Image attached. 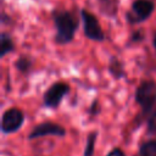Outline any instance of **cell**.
<instances>
[{
    "label": "cell",
    "instance_id": "ba28073f",
    "mask_svg": "<svg viewBox=\"0 0 156 156\" xmlns=\"http://www.w3.org/2000/svg\"><path fill=\"white\" fill-rule=\"evenodd\" d=\"M95 7L102 17L116 20L121 7V0H95Z\"/></svg>",
    "mask_w": 156,
    "mask_h": 156
},
{
    "label": "cell",
    "instance_id": "2e32d148",
    "mask_svg": "<svg viewBox=\"0 0 156 156\" xmlns=\"http://www.w3.org/2000/svg\"><path fill=\"white\" fill-rule=\"evenodd\" d=\"M145 124H146V135L149 138H156V107L147 116Z\"/></svg>",
    "mask_w": 156,
    "mask_h": 156
},
{
    "label": "cell",
    "instance_id": "5bb4252c",
    "mask_svg": "<svg viewBox=\"0 0 156 156\" xmlns=\"http://www.w3.org/2000/svg\"><path fill=\"white\" fill-rule=\"evenodd\" d=\"M145 38H146V33L143 28H136L134 30L130 32L127 41H126V46L129 48V46H133V45H139L141 43L145 41Z\"/></svg>",
    "mask_w": 156,
    "mask_h": 156
},
{
    "label": "cell",
    "instance_id": "277c9868",
    "mask_svg": "<svg viewBox=\"0 0 156 156\" xmlns=\"http://www.w3.org/2000/svg\"><path fill=\"white\" fill-rule=\"evenodd\" d=\"M79 15L82 20V28L84 37L94 43H104L106 40V34L96 15H94L90 10L85 7L79 9Z\"/></svg>",
    "mask_w": 156,
    "mask_h": 156
},
{
    "label": "cell",
    "instance_id": "d6986e66",
    "mask_svg": "<svg viewBox=\"0 0 156 156\" xmlns=\"http://www.w3.org/2000/svg\"><path fill=\"white\" fill-rule=\"evenodd\" d=\"M151 45H152V49L155 51V55H156V32L154 33L152 35V39H151Z\"/></svg>",
    "mask_w": 156,
    "mask_h": 156
},
{
    "label": "cell",
    "instance_id": "4fadbf2b",
    "mask_svg": "<svg viewBox=\"0 0 156 156\" xmlns=\"http://www.w3.org/2000/svg\"><path fill=\"white\" fill-rule=\"evenodd\" d=\"M98 138H99V130L94 129V130H90L87 134L84 150H83V156H94L95 155V146H96Z\"/></svg>",
    "mask_w": 156,
    "mask_h": 156
},
{
    "label": "cell",
    "instance_id": "52a82bcc",
    "mask_svg": "<svg viewBox=\"0 0 156 156\" xmlns=\"http://www.w3.org/2000/svg\"><path fill=\"white\" fill-rule=\"evenodd\" d=\"M67 135V129L65 126L56 123L54 121L46 119L43 121L41 123L35 124L29 133L27 134V140L32 141L39 138H44V136H58V138H65Z\"/></svg>",
    "mask_w": 156,
    "mask_h": 156
},
{
    "label": "cell",
    "instance_id": "5b68a950",
    "mask_svg": "<svg viewBox=\"0 0 156 156\" xmlns=\"http://www.w3.org/2000/svg\"><path fill=\"white\" fill-rule=\"evenodd\" d=\"M69 93H71V85L68 82L55 80L43 93L41 96L43 106L49 110H57L61 106L63 99L67 95H69Z\"/></svg>",
    "mask_w": 156,
    "mask_h": 156
},
{
    "label": "cell",
    "instance_id": "6da1fadb",
    "mask_svg": "<svg viewBox=\"0 0 156 156\" xmlns=\"http://www.w3.org/2000/svg\"><path fill=\"white\" fill-rule=\"evenodd\" d=\"M50 17L54 23L55 34L54 43L58 46L71 44L77 34L80 24V15L74 9L54 7L50 11Z\"/></svg>",
    "mask_w": 156,
    "mask_h": 156
},
{
    "label": "cell",
    "instance_id": "44dd1931",
    "mask_svg": "<svg viewBox=\"0 0 156 156\" xmlns=\"http://www.w3.org/2000/svg\"><path fill=\"white\" fill-rule=\"evenodd\" d=\"M37 156H41V155H37Z\"/></svg>",
    "mask_w": 156,
    "mask_h": 156
},
{
    "label": "cell",
    "instance_id": "ffe728a7",
    "mask_svg": "<svg viewBox=\"0 0 156 156\" xmlns=\"http://www.w3.org/2000/svg\"><path fill=\"white\" fill-rule=\"evenodd\" d=\"M4 2H5V0H1V5H4Z\"/></svg>",
    "mask_w": 156,
    "mask_h": 156
},
{
    "label": "cell",
    "instance_id": "e0dca14e",
    "mask_svg": "<svg viewBox=\"0 0 156 156\" xmlns=\"http://www.w3.org/2000/svg\"><path fill=\"white\" fill-rule=\"evenodd\" d=\"M0 23H1L2 26H12V24H13L12 17H11L4 9H1V12H0Z\"/></svg>",
    "mask_w": 156,
    "mask_h": 156
},
{
    "label": "cell",
    "instance_id": "8992f818",
    "mask_svg": "<svg viewBox=\"0 0 156 156\" xmlns=\"http://www.w3.org/2000/svg\"><path fill=\"white\" fill-rule=\"evenodd\" d=\"M26 122V113L22 108L11 106L1 115L0 130L4 135H10L20 132Z\"/></svg>",
    "mask_w": 156,
    "mask_h": 156
},
{
    "label": "cell",
    "instance_id": "ac0fdd59",
    "mask_svg": "<svg viewBox=\"0 0 156 156\" xmlns=\"http://www.w3.org/2000/svg\"><path fill=\"white\" fill-rule=\"evenodd\" d=\"M105 156H127V154H126V151H124L122 147L115 146V147L110 149Z\"/></svg>",
    "mask_w": 156,
    "mask_h": 156
},
{
    "label": "cell",
    "instance_id": "7c38bea8",
    "mask_svg": "<svg viewBox=\"0 0 156 156\" xmlns=\"http://www.w3.org/2000/svg\"><path fill=\"white\" fill-rule=\"evenodd\" d=\"M133 156H156V138H147L140 141L138 151Z\"/></svg>",
    "mask_w": 156,
    "mask_h": 156
},
{
    "label": "cell",
    "instance_id": "7a4b0ae2",
    "mask_svg": "<svg viewBox=\"0 0 156 156\" xmlns=\"http://www.w3.org/2000/svg\"><path fill=\"white\" fill-rule=\"evenodd\" d=\"M134 101L139 106V113L133 119V129H139L156 107V80L152 78L141 79L134 90Z\"/></svg>",
    "mask_w": 156,
    "mask_h": 156
},
{
    "label": "cell",
    "instance_id": "3957f363",
    "mask_svg": "<svg viewBox=\"0 0 156 156\" xmlns=\"http://www.w3.org/2000/svg\"><path fill=\"white\" fill-rule=\"evenodd\" d=\"M156 10L155 0H133L129 10L124 13L127 24L134 27L146 22Z\"/></svg>",
    "mask_w": 156,
    "mask_h": 156
},
{
    "label": "cell",
    "instance_id": "8fae6325",
    "mask_svg": "<svg viewBox=\"0 0 156 156\" xmlns=\"http://www.w3.org/2000/svg\"><path fill=\"white\" fill-rule=\"evenodd\" d=\"M16 51V43L10 32L2 30L0 33V58Z\"/></svg>",
    "mask_w": 156,
    "mask_h": 156
},
{
    "label": "cell",
    "instance_id": "9a60e30c",
    "mask_svg": "<svg viewBox=\"0 0 156 156\" xmlns=\"http://www.w3.org/2000/svg\"><path fill=\"white\" fill-rule=\"evenodd\" d=\"M101 111H102V105H101L99 98H94V99L91 100V102L89 104L88 108H87V115H88V117H89L90 119L96 118L98 116H100Z\"/></svg>",
    "mask_w": 156,
    "mask_h": 156
},
{
    "label": "cell",
    "instance_id": "9c48e42d",
    "mask_svg": "<svg viewBox=\"0 0 156 156\" xmlns=\"http://www.w3.org/2000/svg\"><path fill=\"white\" fill-rule=\"evenodd\" d=\"M107 73L113 80H122L127 78L126 63L117 55H110L107 60Z\"/></svg>",
    "mask_w": 156,
    "mask_h": 156
},
{
    "label": "cell",
    "instance_id": "30bf717a",
    "mask_svg": "<svg viewBox=\"0 0 156 156\" xmlns=\"http://www.w3.org/2000/svg\"><path fill=\"white\" fill-rule=\"evenodd\" d=\"M13 67L23 77H28L34 68V60L30 55L28 54H21L16 57L13 61Z\"/></svg>",
    "mask_w": 156,
    "mask_h": 156
}]
</instances>
